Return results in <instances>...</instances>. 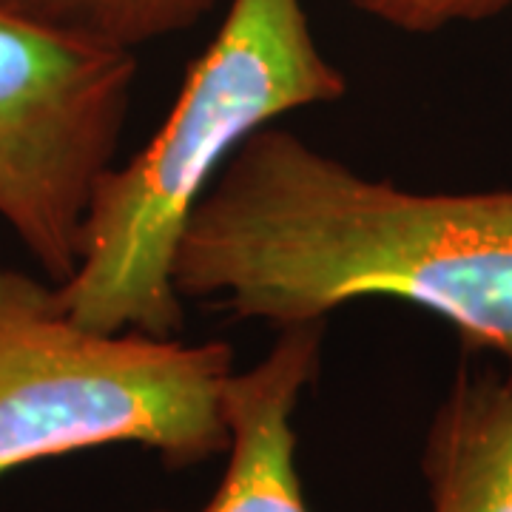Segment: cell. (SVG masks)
<instances>
[{"label": "cell", "instance_id": "obj_3", "mask_svg": "<svg viewBox=\"0 0 512 512\" xmlns=\"http://www.w3.org/2000/svg\"><path fill=\"white\" fill-rule=\"evenodd\" d=\"M234 370L228 342L86 328L52 279L0 268V476L109 444L165 470L225 456Z\"/></svg>", "mask_w": 512, "mask_h": 512}, {"label": "cell", "instance_id": "obj_6", "mask_svg": "<svg viewBox=\"0 0 512 512\" xmlns=\"http://www.w3.org/2000/svg\"><path fill=\"white\" fill-rule=\"evenodd\" d=\"M430 512H512V365L461 367L427 424Z\"/></svg>", "mask_w": 512, "mask_h": 512}, {"label": "cell", "instance_id": "obj_8", "mask_svg": "<svg viewBox=\"0 0 512 512\" xmlns=\"http://www.w3.org/2000/svg\"><path fill=\"white\" fill-rule=\"evenodd\" d=\"M362 15L407 35H433L456 23H481L507 12L512 0H350Z\"/></svg>", "mask_w": 512, "mask_h": 512}, {"label": "cell", "instance_id": "obj_2", "mask_svg": "<svg viewBox=\"0 0 512 512\" xmlns=\"http://www.w3.org/2000/svg\"><path fill=\"white\" fill-rule=\"evenodd\" d=\"M345 94L348 77L322 52L302 0H231L163 126L94 185L77 265L55 285L66 313L94 330L177 336L174 259L222 165L259 128Z\"/></svg>", "mask_w": 512, "mask_h": 512}, {"label": "cell", "instance_id": "obj_7", "mask_svg": "<svg viewBox=\"0 0 512 512\" xmlns=\"http://www.w3.org/2000/svg\"><path fill=\"white\" fill-rule=\"evenodd\" d=\"M222 0H0V6L74 40L137 52L163 37L183 35Z\"/></svg>", "mask_w": 512, "mask_h": 512}, {"label": "cell", "instance_id": "obj_4", "mask_svg": "<svg viewBox=\"0 0 512 512\" xmlns=\"http://www.w3.org/2000/svg\"><path fill=\"white\" fill-rule=\"evenodd\" d=\"M137 57L0 6V222L46 279L77 265L80 225L128 126Z\"/></svg>", "mask_w": 512, "mask_h": 512}, {"label": "cell", "instance_id": "obj_5", "mask_svg": "<svg viewBox=\"0 0 512 512\" xmlns=\"http://www.w3.org/2000/svg\"><path fill=\"white\" fill-rule=\"evenodd\" d=\"M325 322L282 328L271 350L228 382V464L197 512H311L296 470L293 416L322 362ZM177 512V510H146Z\"/></svg>", "mask_w": 512, "mask_h": 512}, {"label": "cell", "instance_id": "obj_1", "mask_svg": "<svg viewBox=\"0 0 512 512\" xmlns=\"http://www.w3.org/2000/svg\"><path fill=\"white\" fill-rule=\"evenodd\" d=\"M174 288L279 330L367 296L399 299L512 365V188L410 191L271 123L197 202Z\"/></svg>", "mask_w": 512, "mask_h": 512}]
</instances>
